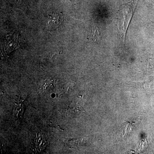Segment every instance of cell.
Segmentation results:
<instances>
[{
  "instance_id": "6da1fadb",
  "label": "cell",
  "mask_w": 154,
  "mask_h": 154,
  "mask_svg": "<svg viewBox=\"0 0 154 154\" xmlns=\"http://www.w3.org/2000/svg\"><path fill=\"white\" fill-rule=\"evenodd\" d=\"M47 21V25L49 28H57L61 24L63 19L60 14L52 13L48 14Z\"/></svg>"
},
{
  "instance_id": "7a4b0ae2",
  "label": "cell",
  "mask_w": 154,
  "mask_h": 154,
  "mask_svg": "<svg viewBox=\"0 0 154 154\" xmlns=\"http://www.w3.org/2000/svg\"><path fill=\"white\" fill-rule=\"evenodd\" d=\"M46 144L47 139L45 135L41 132L37 134L35 140V145L37 150L38 152L42 151L46 147Z\"/></svg>"
},
{
  "instance_id": "3957f363",
  "label": "cell",
  "mask_w": 154,
  "mask_h": 154,
  "mask_svg": "<svg viewBox=\"0 0 154 154\" xmlns=\"http://www.w3.org/2000/svg\"><path fill=\"white\" fill-rule=\"evenodd\" d=\"M99 31L97 30V28L94 27L90 32L89 36H90V39L92 41H96V38L99 37Z\"/></svg>"
}]
</instances>
